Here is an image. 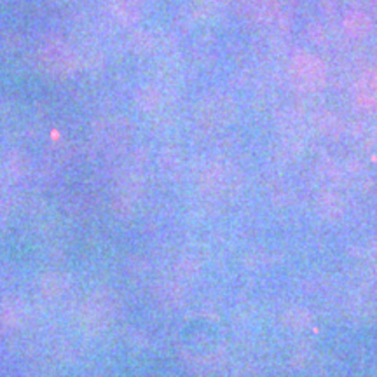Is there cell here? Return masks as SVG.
Returning a JSON list of instances; mask_svg holds the SVG:
<instances>
[{
	"instance_id": "6da1fadb",
	"label": "cell",
	"mask_w": 377,
	"mask_h": 377,
	"mask_svg": "<svg viewBox=\"0 0 377 377\" xmlns=\"http://www.w3.org/2000/svg\"><path fill=\"white\" fill-rule=\"evenodd\" d=\"M327 69L315 54H297L292 60V83L299 91L315 93L325 86Z\"/></svg>"
},
{
	"instance_id": "7a4b0ae2",
	"label": "cell",
	"mask_w": 377,
	"mask_h": 377,
	"mask_svg": "<svg viewBox=\"0 0 377 377\" xmlns=\"http://www.w3.org/2000/svg\"><path fill=\"white\" fill-rule=\"evenodd\" d=\"M44 65L53 74H67L72 69V61H70V53L61 42H54L46 46L42 54Z\"/></svg>"
},
{
	"instance_id": "3957f363",
	"label": "cell",
	"mask_w": 377,
	"mask_h": 377,
	"mask_svg": "<svg viewBox=\"0 0 377 377\" xmlns=\"http://www.w3.org/2000/svg\"><path fill=\"white\" fill-rule=\"evenodd\" d=\"M374 28V23L370 16H367L362 11H351L344 18V30L351 39H362L369 35Z\"/></svg>"
},
{
	"instance_id": "277c9868",
	"label": "cell",
	"mask_w": 377,
	"mask_h": 377,
	"mask_svg": "<svg viewBox=\"0 0 377 377\" xmlns=\"http://www.w3.org/2000/svg\"><path fill=\"white\" fill-rule=\"evenodd\" d=\"M355 98L362 107H372L377 103V76L369 74L355 87Z\"/></svg>"
},
{
	"instance_id": "5b68a950",
	"label": "cell",
	"mask_w": 377,
	"mask_h": 377,
	"mask_svg": "<svg viewBox=\"0 0 377 377\" xmlns=\"http://www.w3.org/2000/svg\"><path fill=\"white\" fill-rule=\"evenodd\" d=\"M243 2V11L250 12L253 19H266L273 12H276V0H241Z\"/></svg>"
},
{
	"instance_id": "8992f818",
	"label": "cell",
	"mask_w": 377,
	"mask_h": 377,
	"mask_svg": "<svg viewBox=\"0 0 377 377\" xmlns=\"http://www.w3.org/2000/svg\"><path fill=\"white\" fill-rule=\"evenodd\" d=\"M115 16L124 23L135 22L140 16V2L138 0H117Z\"/></svg>"
}]
</instances>
